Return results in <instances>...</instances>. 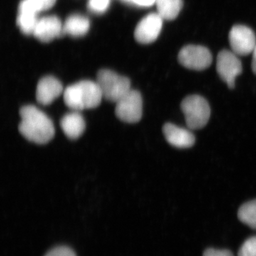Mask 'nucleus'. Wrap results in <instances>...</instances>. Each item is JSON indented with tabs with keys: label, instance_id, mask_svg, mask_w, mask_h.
<instances>
[{
	"label": "nucleus",
	"instance_id": "f257e3e1",
	"mask_svg": "<svg viewBox=\"0 0 256 256\" xmlns=\"http://www.w3.org/2000/svg\"><path fill=\"white\" fill-rule=\"evenodd\" d=\"M20 114L22 120L18 130L28 140L43 144L54 136L55 128L52 120L36 106H24Z\"/></svg>",
	"mask_w": 256,
	"mask_h": 256
},
{
	"label": "nucleus",
	"instance_id": "f03ea898",
	"mask_svg": "<svg viewBox=\"0 0 256 256\" xmlns=\"http://www.w3.org/2000/svg\"><path fill=\"white\" fill-rule=\"evenodd\" d=\"M66 105L72 110L79 111L95 108L100 105L102 94L97 82L82 80L69 86L64 92Z\"/></svg>",
	"mask_w": 256,
	"mask_h": 256
},
{
	"label": "nucleus",
	"instance_id": "7ed1b4c3",
	"mask_svg": "<svg viewBox=\"0 0 256 256\" xmlns=\"http://www.w3.org/2000/svg\"><path fill=\"white\" fill-rule=\"evenodd\" d=\"M96 82L100 87L102 97L116 104L131 90L129 78L108 69H102L98 72Z\"/></svg>",
	"mask_w": 256,
	"mask_h": 256
},
{
	"label": "nucleus",
	"instance_id": "20e7f679",
	"mask_svg": "<svg viewBox=\"0 0 256 256\" xmlns=\"http://www.w3.org/2000/svg\"><path fill=\"white\" fill-rule=\"evenodd\" d=\"M186 126L190 130L202 129L210 120V110L206 99L198 95L188 96L181 104Z\"/></svg>",
	"mask_w": 256,
	"mask_h": 256
},
{
	"label": "nucleus",
	"instance_id": "39448f33",
	"mask_svg": "<svg viewBox=\"0 0 256 256\" xmlns=\"http://www.w3.org/2000/svg\"><path fill=\"white\" fill-rule=\"evenodd\" d=\"M116 114L118 118L127 124L139 122L142 116V98L140 92L131 89L118 101Z\"/></svg>",
	"mask_w": 256,
	"mask_h": 256
},
{
	"label": "nucleus",
	"instance_id": "423d86ee",
	"mask_svg": "<svg viewBox=\"0 0 256 256\" xmlns=\"http://www.w3.org/2000/svg\"><path fill=\"white\" fill-rule=\"evenodd\" d=\"M178 60L185 68L202 70L210 66L212 63V55L206 47L188 45L180 50Z\"/></svg>",
	"mask_w": 256,
	"mask_h": 256
},
{
	"label": "nucleus",
	"instance_id": "0eeeda50",
	"mask_svg": "<svg viewBox=\"0 0 256 256\" xmlns=\"http://www.w3.org/2000/svg\"><path fill=\"white\" fill-rule=\"evenodd\" d=\"M242 64L238 55L233 52L223 50L217 57L216 70L220 78L230 88L235 86L236 78L242 72Z\"/></svg>",
	"mask_w": 256,
	"mask_h": 256
},
{
	"label": "nucleus",
	"instance_id": "6e6552de",
	"mask_svg": "<svg viewBox=\"0 0 256 256\" xmlns=\"http://www.w3.org/2000/svg\"><path fill=\"white\" fill-rule=\"evenodd\" d=\"M229 42L234 54L247 56L252 53L256 46L255 33L244 25H236L229 33Z\"/></svg>",
	"mask_w": 256,
	"mask_h": 256
},
{
	"label": "nucleus",
	"instance_id": "1a4fd4ad",
	"mask_svg": "<svg viewBox=\"0 0 256 256\" xmlns=\"http://www.w3.org/2000/svg\"><path fill=\"white\" fill-rule=\"evenodd\" d=\"M163 18L158 12L146 15L138 23L134 30L136 41L148 44L156 41L162 28Z\"/></svg>",
	"mask_w": 256,
	"mask_h": 256
},
{
	"label": "nucleus",
	"instance_id": "9d476101",
	"mask_svg": "<svg viewBox=\"0 0 256 256\" xmlns=\"http://www.w3.org/2000/svg\"><path fill=\"white\" fill-rule=\"evenodd\" d=\"M64 34V24L56 16H46L38 18L33 35L38 41L48 43Z\"/></svg>",
	"mask_w": 256,
	"mask_h": 256
},
{
	"label": "nucleus",
	"instance_id": "9b49d317",
	"mask_svg": "<svg viewBox=\"0 0 256 256\" xmlns=\"http://www.w3.org/2000/svg\"><path fill=\"white\" fill-rule=\"evenodd\" d=\"M63 86L60 80L52 76L40 79L37 84V102L42 106H48L64 94Z\"/></svg>",
	"mask_w": 256,
	"mask_h": 256
},
{
	"label": "nucleus",
	"instance_id": "f8f14e48",
	"mask_svg": "<svg viewBox=\"0 0 256 256\" xmlns=\"http://www.w3.org/2000/svg\"><path fill=\"white\" fill-rule=\"evenodd\" d=\"M163 133L166 141L175 148L184 149L194 144L195 137L190 130L166 124L163 127Z\"/></svg>",
	"mask_w": 256,
	"mask_h": 256
},
{
	"label": "nucleus",
	"instance_id": "ddd939ff",
	"mask_svg": "<svg viewBox=\"0 0 256 256\" xmlns=\"http://www.w3.org/2000/svg\"><path fill=\"white\" fill-rule=\"evenodd\" d=\"M60 124L64 134L70 140L78 139L86 129L85 120L79 111L73 110L66 114Z\"/></svg>",
	"mask_w": 256,
	"mask_h": 256
},
{
	"label": "nucleus",
	"instance_id": "4468645a",
	"mask_svg": "<svg viewBox=\"0 0 256 256\" xmlns=\"http://www.w3.org/2000/svg\"><path fill=\"white\" fill-rule=\"evenodd\" d=\"M90 28L88 18L82 14L70 15L64 24V34L80 37L86 34Z\"/></svg>",
	"mask_w": 256,
	"mask_h": 256
},
{
	"label": "nucleus",
	"instance_id": "2eb2a0df",
	"mask_svg": "<svg viewBox=\"0 0 256 256\" xmlns=\"http://www.w3.org/2000/svg\"><path fill=\"white\" fill-rule=\"evenodd\" d=\"M158 13L163 20H174L183 8L182 0H156Z\"/></svg>",
	"mask_w": 256,
	"mask_h": 256
},
{
	"label": "nucleus",
	"instance_id": "dca6fc26",
	"mask_svg": "<svg viewBox=\"0 0 256 256\" xmlns=\"http://www.w3.org/2000/svg\"><path fill=\"white\" fill-rule=\"evenodd\" d=\"M56 2V0H22L18 4V12L37 15L53 8Z\"/></svg>",
	"mask_w": 256,
	"mask_h": 256
},
{
	"label": "nucleus",
	"instance_id": "f3484780",
	"mask_svg": "<svg viewBox=\"0 0 256 256\" xmlns=\"http://www.w3.org/2000/svg\"><path fill=\"white\" fill-rule=\"evenodd\" d=\"M238 216L242 223L256 229V200L242 204L239 208Z\"/></svg>",
	"mask_w": 256,
	"mask_h": 256
},
{
	"label": "nucleus",
	"instance_id": "a211bd4d",
	"mask_svg": "<svg viewBox=\"0 0 256 256\" xmlns=\"http://www.w3.org/2000/svg\"><path fill=\"white\" fill-rule=\"evenodd\" d=\"M38 20L36 15L18 12L16 24L22 33L31 35L34 34Z\"/></svg>",
	"mask_w": 256,
	"mask_h": 256
},
{
	"label": "nucleus",
	"instance_id": "6ab92c4d",
	"mask_svg": "<svg viewBox=\"0 0 256 256\" xmlns=\"http://www.w3.org/2000/svg\"><path fill=\"white\" fill-rule=\"evenodd\" d=\"M110 0H88V8L96 14H102L108 9Z\"/></svg>",
	"mask_w": 256,
	"mask_h": 256
},
{
	"label": "nucleus",
	"instance_id": "aec40b11",
	"mask_svg": "<svg viewBox=\"0 0 256 256\" xmlns=\"http://www.w3.org/2000/svg\"><path fill=\"white\" fill-rule=\"evenodd\" d=\"M238 256H256V236L246 240L239 250Z\"/></svg>",
	"mask_w": 256,
	"mask_h": 256
},
{
	"label": "nucleus",
	"instance_id": "412c9836",
	"mask_svg": "<svg viewBox=\"0 0 256 256\" xmlns=\"http://www.w3.org/2000/svg\"><path fill=\"white\" fill-rule=\"evenodd\" d=\"M45 256H76V254L70 248L60 246L52 249Z\"/></svg>",
	"mask_w": 256,
	"mask_h": 256
},
{
	"label": "nucleus",
	"instance_id": "4be33fe9",
	"mask_svg": "<svg viewBox=\"0 0 256 256\" xmlns=\"http://www.w3.org/2000/svg\"><path fill=\"white\" fill-rule=\"evenodd\" d=\"M203 256H234L232 252L227 250H216V249H207Z\"/></svg>",
	"mask_w": 256,
	"mask_h": 256
},
{
	"label": "nucleus",
	"instance_id": "5701e85b",
	"mask_svg": "<svg viewBox=\"0 0 256 256\" xmlns=\"http://www.w3.org/2000/svg\"><path fill=\"white\" fill-rule=\"evenodd\" d=\"M156 0H131V3L140 6H150L156 4Z\"/></svg>",
	"mask_w": 256,
	"mask_h": 256
},
{
	"label": "nucleus",
	"instance_id": "b1692460",
	"mask_svg": "<svg viewBox=\"0 0 256 256\" xmlns=\"http://www.w3.org/2000/svg\"><path fill=\"white\" fill-rule=\"evenodd\" d=\"M252 70L256 74V46L255 50L252 52Z\"/></svg>",
	"mask_w": 256,
	"mask_h": 256
},
{
	"label": "nucleus",
	"instance_id": "393cba45",
	"mask_svg": "<svg viewBox=\"0 0 256 256\" xmlns=\"http://www.w3.org/2000/svg\"><path fill=\"white\" fill-rule=\"evenodd\" d=\"M124 1H126V2H129V3L131 2V0H124Z\"/></svg>",
	"mask_w": 256,
	"mask_h": 256
}]
</instances>
